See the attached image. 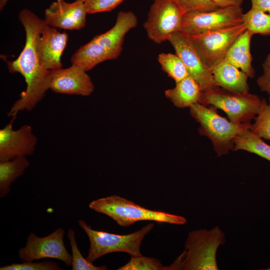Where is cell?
<instances>
[{
    "label": "cell",
    "instance_id": "9",
    "mask_svg": "<svg viewBox=\"0 0 270 270\" xmlns=\"http://www.w3.org/2000/svg\"><path fill=\"white\" fill-rule=\"evenodd\" d=\"M246 30L242 22L227 28L189 36L202 59L212 68L216 63L223 59L232 44Z\"/></svg>",
    "mask_w": 270,
    "mask_h": 270
},
{
    "label": "cell",
    "instance_id": "28",
    "mask_svg": "<svg viewBox=\"0 0 270 270\" xmlns=\"http://www.w3.org/2000/svg\"><path fill=\"white\" fill-rule=\"evenodd\" d=\"M0 270H62L58 264L52 260L40 262H24L21 264L13 263L0 268Z\"/></svg>",
    "mask_w": 270,
    "mask_h": 270
},
{
    "label": "cell",
    "instance_id": "2",
    "mask_svg": "<svg viewBox=\"0 0 270 270\" xmlns=\"http://www.w3.org/2000/svg\"><path fill=\"white\" fill-rule=\"evenodd\" d=\"M225 242L224 234L218 226L192 230L188 234L184 252L168 270H217L216 252Z\"/></svg>",
    "mask_w": 270,
    "mask_h": 270
},
{
    "label": "cell",
    "instance_id": "1",
    "mask_svg": "<svg viewBox=\"0 0 270 270\" xmlns=\"http://www.w3.org/2000/svg\"><path fill=\"white\" fill-rule=\"evenodd\" d=\"M18 18L26 32L25 44L17 58L6 63L10 72L22 76L26 87L8 113V116L12 117H16L19 112L34 108L49 89L51 76V70L44 69L41 64L38 48L46 22L26 8L20 11Z\"/></svg>",
    "mask_w": 270,
    "mask_h": 270
},
{
    "label": "cell",
    "instance_id": "7",
    "mask_svg": "<svg viewBox=\"0 0 270 270\" xmlns=\"http://www.w3.org/2000/svg\"><path fill=\"white\" fill-rule=\"evenodd\" d=\"M185 12L178 0H154L144 24L148 38L161 44L180 31Z\"/></svg>",
    "mask_w": 270,
    "mask_h": 270
},
{
    "label": "cell",
    "instance_id": "10",
    "mask_svg": "<svg viewBox=\"0 0 270 270\" xmlns=\"http://www.w3.org/2000/svg\"><path fill=\"white\" fill-rule=\"evenodd\" d=\"M64 230H56L50 234L39 237L30 233L24 247L18 252L19 258L24 262H32L44 258H52L72 266V255L67 250L64 242Z\"/></svg>",
    "mask_w": 270,
    "mask_h": 270
},
{
    "label": "cell",
    "instance_id": "6",
    "mask_svg": "<svg viewBox=\"0 0 270 270\" xmlns=\"http://www.w3.org/2000/svg\"><path fill=\"white\" fill-rule=\"evenodd\" d=\"M199 103L222 110L235 124L250 122L258 114L262 100L248 92L239 93L215 86L202 92Z\"/></svg>",
    "mask_w": 270,
    "mask_h": 270
},
{
    "label": "cell",
    "instance_id": "32",
    "mask_svg": "<svg viewBox=\"0 0 270 270\" xmlns=\"http://www.w3.org/2000/svg\"><path fill=\"white\" fill-rule=\"evenodd\" d=\"M252 8L264 12H268L270 14V0H250Z\"/></svg>",
    "mask_w": 270,
    "mask_h": 270
},
{
    "label": "cell",
    "instance_id": "25",
    "mask_svg": "<svg viewBox=\"0 0 270 270\" xmlns=\"http://www.w3.org/2000/svg\"><path fill=\"white\" fill-rule=\"evenodd\" d=\"M250 130L260 138L270 140V98L268 103L265 98L262 99L259 112Z\"/></svg>",
    "mask_w": 270,
    "mask_h": 270
},
{
    "label": "cell",
    "instance_id": "23",
    "mask_svg": "<svg viewBox=\"0 0 270 270\" xmlns=\"http://www.w3.org/2000/svg\"><path fill=\"white\" fill-rule=\"evenodd\" d=\"M242 21L246 30L253 34L270 35V14L252 8L243 14Z\"/></svg>",
    "mask_w": 270,
    "mask_h": 270
},
{
    "label": "cell",
    "instance_id": "35",
    "mask_svg": "<svg viewBox=\"0 0 270 270\" xmlns=\"http://www.w3.org/2000/svg\"><path fill=\"white\" fill-rule=\"evenodd\" d=\"M265 270H270V267L268 268H266V269H265Z\"/></svg>",
    "mask_w": 270,
    "mask_h": 270
},
{
    "label": "cell",
    "instance_id": "15",
    "mask_svg": "<svg viewBox=\"0 0 270 270\" xmlns=\"http://www.w3.org/2000/svg\"><path fill=\"white\" fill-rule=\"evenodd\" d=\"M68 40L66 32H60L47 24H46L38 44L40 62L44 69L52 70L62 68L60 58Z\"/></svg>",
    "mask_w": 270,
    "mask_h": 270
},
{
    "label": "cell",
    "instance_id": "18",
    "mask_svg": "<svg viewBox=\"0 0 270 270\" xmlns=\"http://www.w3.org/2000/svg\"><path fill=\"white\" fill-rule=\"evenodd\" d=\"M253 34L246 30L230 46L223 59L244 72L250 78H254L255 70L252 66L250 44Z\"/></svg>",
    "mask_w": 270,
    "mask_h": 270
},
{
    "label": "cell",
    "instance_id": "11",
    "mask_svg": "<svg viewBox=\"0 0 270 270\" xmlns=\"http://www.w3.org/2000/svg\"><path fill=\"white\" fill-rule=\"evenodd\" d=\"M168 41L185 64L189 75L197 82L202 92L218 86L212 68L202 59L188 34L179 31L172 34Z\"/></svg>",
    "mask_w": 270,
    "mask_h": 270
},
{
    "label": "cell",
    "instance_id": "36",
    "mask_svg": "<svg viewBox=\"0 0 270 270\" xmlns=\"http://www.w3.org/2000/svg\"><path fill=\"white\" fill-rule=\"evenodd\" d=\"M58 0V1H60V0Z\"/></svg>",
    "mask_w": 270,
    "mask_h": 270
},
{
    "label": "cell",
    "instance_id": "30",
    "mask_svg": "<svg viewBox=\"0 0 270 270\" xmlns=\"http://www.w3.org/2000/svg\"><path fill=\"white\" fill-rule=\"evenodd\" d=\"M124 0H84L88 14L108 12L112 10Z\"/></svg>",
    "mask_w": 270,
    "mask_h": 270
},
{
    "label": "cell",
    "instance_id": "26",
    "mask_svg": "<svg viewBox=\"0 0 270 270\" xmlns=\"http://www.w3.org/2000/svg\"><path fill=\"white\" fill-rule=\"evenodd\" d=\"M68 237L69 239L72 252V270H106L107 267L105 265L102 266H94L92 262L84 258L78 246L76 234L72 228L68 232Z\"/></svg>",
    "mask_w": 270,
    "mask_h": 270
},
{
    "label": "cell",
    "instance_id": "20",
    "mask_svg": "<svg viewBox=\"0 0 270 270\" xmlns=\"http://www.w3.org/2000/svg\"><path fill=\"white\" fill-rule=\"evenodd\" d=\"M202 92L199 84L188 75L176 82L174 88L166 90L164 94L176 106L185 108L199 102Z\"/></svg>",
    "mask_w": 270,
    "mask_h": 270
},
{
    "label": "cell",
    "instance_id": "31",
    "mask_svg": "<svg viewBox=\"0 0 270 270\" xmlns=\"http://www.w3.org/2000/svg\"><path fill=\"white\" fill-rule=\"evenodd\" d=\"M263 73L256 80L261 91L267 92L270 98V52L262 64Z\"/></svg>",
    "mask_w": 270,
    "mask_h": 270
},
{
    "label": "cell",
    "instance_id": "4",
    "mask_svg": "<svg viewBox=\"0 0 270 270\" xmlns=\"http://www.w3.org/2000/svg\"><path fill=\"white\" fill-rule=\"evenodd\" d=\"M192 116L200 124L199 133L207 136L212 142L218 156L233 150L235 138L250 130L252 124H235L220 116L213 106L208 107L199 102L190 108Z\"/></svg>",
    "mask_w": 270,
    "mask_h": 270
},
{
    "label": "cell",
    "instance_id": "14",
    "mask_svg": "<svg viewBox=\"0 0 270 270\" xmlns=\"http://www.w3.org/2000/svg\"><path fill=\"white\" fill-rule=\"evenodd\" d=\"M87 14L84 0L72 2L56 0L45 10L44 20L54 28L79 30L85 26Z\"/></svg>",
    "mask_w": 270,
    "mask_h": 270
},
{
    "label": "cell",
    "instance_id": "16",
    "mask_svg": "<svg viewBox=\"0 0 270 270\" xmlns=\"http://www.w3.org/2000/svg\"><path fill=\"white\" fill-rule=\"evenodd\" d=\"M137 24L138 19L134 12L120 11L114 25L106 32L96 36L92 40L118 57L122 50L125 36Z\"/></svg>",
    "mask_w": 270,
    "mask_h": 270
},
{
    "label": "cell",
    "instance_id": "27",
    "mask_svg": "<svg viewBox=\"0 0 270 270\" xmlns=\"http://www.w3.org/2000/svg\"><path fill=\"white\" fill-rule=\"evenodd\" d=\"M118 270H167L160 260L142 255L131 256L130 260Z\"/></svg>",
    "mask_w": 270,
    "mask_h": 270
},
{
    "label": "cell",
    "instance_id": "33",
    "mask_svg": "<svg viewBox=\"0 0 270 270\" xmlns=\"http://www.w3.org/2000/svg\"><path fill=\"white\" fill-rule=\"evenodd\" d=\"M220 8L240 6L244 0H212Z\"/></svg>",
    "mask_w": 270,
    "mask_h": 270
},
{
    "label": "cell",
    "instance_id": "8",
    "mask_svg": "<svg viewBox=\"0 0 270 270\" xmlns=\"http://www.w3.org/2000/svg\"><path fill=\"white\" fill-rule=\"evenodd\" d=\"M242 15L240 6L187 12L183 16L180 31L193 35L227 28L242 23Z\"/></svg>",
    "mask_w": 270,
    "mask_h": 270
},
{
    "label": "cell",
    "instance_id": "24",
    "mask_svg": "<svg viewBox=\"0 0 270 270\" xmlns=\"http://www.w3.org/2000/svg\"><path fill=\"white\" fill-rule=\"evenodd\" d=\"M158 60L162 70L176 82L189 75L185 64L176 54L162 52Z\"/></svg>",
    "mask_w": 270,
    "mask_h": 270
},
{
    "label": "cell",
    "instance_id": "21",
    "mask_svg": "<svg viewBox=\"0 0 270 270\" xmlns=\"http://www.w3.org/2000/svg\"><path fill=\"white\" fill-rule=\"evenodd\" d=\"M29 165L26 156L0 161V198L10 192L11 184L24 173Z\"/></svg>",
    "mask_w": 270,
    "mask_h": 270
},
{
    "label": "cell",
    "instance_id": "5",
    "mask_svg": "<svg viewBox=\"0 0 270 270\" xmlns=\"http://www.w3.org/2000/svg\"><path fill=\"white\" fill-rule=\"evenodd\" d=\"M78 223L88 238L90 247L86 259L92 263L101 256L114 252L128 253L131 256L142 255V242L154 226L150 223L131 234H117L94 230L82 220H79Z\"/></svg>",
    "mask_w": 270,
    "mask_h": 270
},
{
    "label": "cell",
    "instance_id": "17",
    "mask_svg": "<svg viewBox=\"0 0 270 270\" xmlns=\"http://www.w3.org/2000/svg\"><path fill=\"white\" fill-rule=\"evenodd\" d=\"M212 70L216 86L234 92H248V75L224 59L216 63Z\"/></svg>",
    "mask_w": 270,
    "mask_h": 270
},
{
    "label": "cell",
    "instance_id": "12",
    "mask_svg": "<svg viewBox=\"0 0 270 270\" xmlns=\"http://www.w3.org/2000/svg\"><path fill=\"white\" fill-rule=\"evenodd\" d=\"M16 118L12 117L11 121L0 130V161L30 156L35 151L38 138L32 126L24 125L14 130Z\"/></svg>",
    "mask_w": 270,
    "mask_h": 270
},
{
    "label": "cell",
    "instance_id": "3",
    "mask_svg": "<svg viewBox=\"0 0 270 270\" xmlns=\"http://www.w3.org/2000/svg\"><path fill=\"white\" fill-rule=\"evenodd\" d=\"M89 207L96 212L106 215L124 227L143 220L178 225L186 222V218L182 216L150 210L116 195L94 200L89 204Z\"/></svg>",
    "mask_w": 270,
    "mask_h": 270
},
{
    "label": "cell",
    "instance_id": "29",
    "mask_svg": "<svg viewBox=\"0 0 270 270\" xmlns=\"http://www.w3.org/2000/svg\"><path fill=\"white\" fill-rule=\"evenodd\" d=\"M186 12H210L220 8L212 0H178Z\"/></svg>",
    "mask_w": 270,
    "mask_h": 270
},
{
    "label": "cell",
    "instance_id": "34",
    "mask_svg": "<svg viewBox=\"0 0 270 270\" xmlns=\"http://www.w3.org/2000/svg\"><path fill=\"white\" fill-rule=\"evenodd\" d=\"M7 0H0V9L2 10V8L4 6Z\"/></svg>",
    "mask_w": 270,
    "mask_h": 270
},
{
    "label": "cell",
    "instance_id": "19",
    "mask_svg": "<svg viewBox=\"0 0 270 270\" xmlns=\"http://www.w3.org/2000/svg\"><path fill=\"white\" fill-rule=\"evenodd\" d=\"M118 57L92 39L81 46L72 56V64L77 65L88 72L97 64Z\"/></svg>",
    "mask_w": 270,
    "mask_h": 270
},
{
    "label": "cell",
    "instance_id": "22",
    "mask_svg": "<svg viewBox=\"0 0 270 270\" xmlns=\"http://www.w3.org/2000/svg\"><path fill=\"white\" fill-rule=\"evenodd\" d=\"M244 150L255 154L270 162V145L250 130L239 134L234 140L232 150Z\"/></svg>",
    "mask_w": 270,
    "mask_h": 270
},
{
    "label": "cell",
    "instance_id": "13",
    "mask_svg": "<svg viewBox=\"0 0 270 270\" xmlns=\"http://www.w3.org/2000/svg\"><path fill=\"white\" fill-rule=\"evenodd\" d=\"M94 88L90 77L77 65L51 70L49 89L54 92L86 96L90 95Z\"/></svg>",
    "mask_w": 270,
    "mask_h": 270
}]
</instances>
